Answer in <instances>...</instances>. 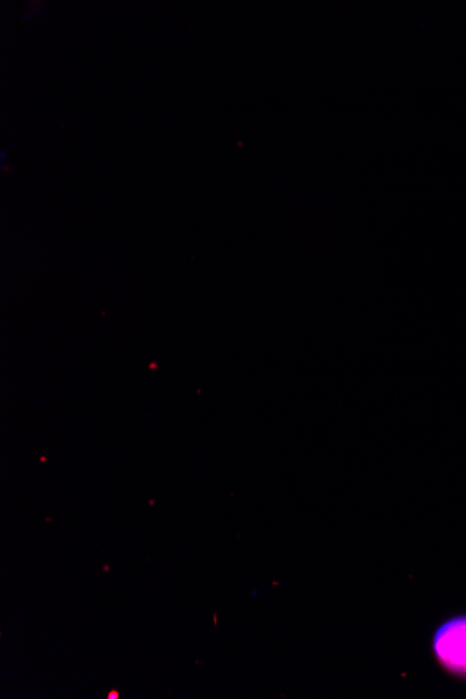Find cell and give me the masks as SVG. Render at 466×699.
<instances>
[{
	"instance_id": "obj_1",
	"label": "cell",
	"mask_w": 466,
	"mask_h": 699,
	"mask_svg": "<svg viewBox=\"0 0 466 699\" xmlns=\"http://www.w3.org/2000/svg\"><path fill=\"white\" fill-rule=\"evenodd\" d=\"M434 652L446 669L466 676V617H457L440 627L434 637Z\"/></svg>"
},
{
	"instance_id": "obj_2",
	"label": "cell",
	"mask_w": 466,
	"mask_h": 699,
	"mask_svg": "<svg viewBox=\"0 0 466 699\" xmlns=\"http://www.w3.org/2000/svg\"><path fill=\"white\" fill-rule=\"evenodd\" d=\"M120 697V694L118 691H111V693L108 694V699H118Z\"/></svg>"
}]
</instances>
